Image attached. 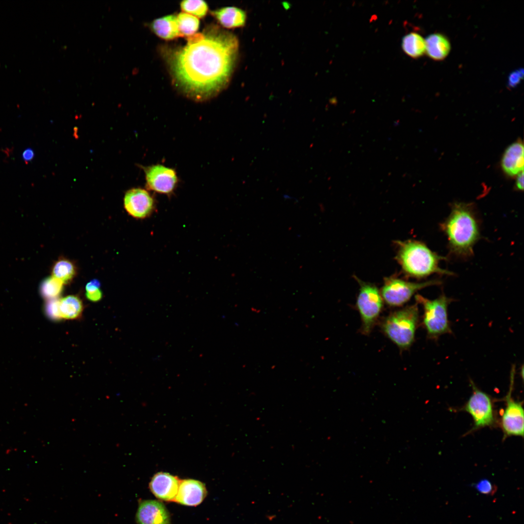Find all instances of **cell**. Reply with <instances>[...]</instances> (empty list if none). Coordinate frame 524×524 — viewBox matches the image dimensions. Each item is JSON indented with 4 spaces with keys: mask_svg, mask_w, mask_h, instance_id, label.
Wrapping results in <instances>:
<instances>
[{
    "mask_svg": "<svg viewBox=\"0 0 524 524\" xmlns=\"http://www.w3.org/2000/svg\"><path fill=\"white\" fill-rule=\"evenodd\" d=\"M238 51L237 37L212 25L187 37L183 47L166 51L165 58L175 86L187 97L202 101L228 85Z\"/></svg>",
    "mask_w": 524,
    "mask_h": 524,
    "instance_id": "obj_1",
    "label": "cell"
},
{
    "mask_svg": "<svg viewBox=\"0 0 524 524\" xmlns=\"http://www.w3.org/2000/svg\"><path fill=\"white\" fill-rule=\"evenodd\" d=\"M440 228L446 237L451 256L466 259L474 255V247L480 239L481 233L480 222L473 204L453 203Z\"/></svg>",
    "mask_w": 524,
    "mask_h": 524,
    "instance_id": "obj_2",
    "label": "cell"
},
{
    "mask_svg": "<svg viewBox=\"0 0 524 524\" xmlns=\"http://www.w3.org/2000/svg\"><path fill=\"white\" fill-rule=\"evenodd\" d=\"M396 260L407 276L422 279L434 274L454 275L442 269L440 262L447 259L432 251L424 243L414 240L396 241Z\"/></svg>",
    "mask_w": 524,
    "mask_h": 524,
    "instance_id": "obj_3",
    "label": "cell"
},
{
    "mask_svg": "<svg viewBox=\"0 0 524 524\" xmlns=\"http://www.w3.org/2000/svg\"><path fill=\"white\" fill-rule=\"evenodd\" d=\"M418 322L419 310L416 303L390 313L382 320L380 328L388 338L404 350L414 342Z\"/></svg>",
    "mask_w": 524,
    "mask_h": 524,
    "instance_id": "obj_4",
    "label": "cell"
},
{
    "mask_svg": "<svg viewBox=\"0 0 524 524\" xmlns=\"http://www.w3.org/2000/svg\"><path fill=\"white\" fill-rule=\"evenodd\" d=\"M415 298L416 303L423 307V324L428 338L436 339L451 333L448 318V307L453 300L451 298L443 294L432 300L420 295H416Z\"/></svg>",
    "mask_w": 524,
    "mask_h": 524,
    "instance_id": "obj_5",
    "label": "cell"
},
{
    "mask_svg": "<svg viewBox=\"0 0 524 524\" xmlns=\"http://www.w3.org/2000/svg\"><path fill=\"white\" fill-rule=\"evenodd\" d=\"M359 286L356 307L361 319L362 334H370L379 317L383 307L380 292L374 284L364 282L356 277Z\"/></svg>",
    "mask_w": 524,
    "mask_h": 524,
    "instance_id": "obj_6",
    "label": "cell"
},
{
    "mask_svg": "<svg viewBox=\"0 0 524 524\" xmlns=\"http://www.w3.org/2000/svg\"><path fill=\"white\" fill-rule=\"evenodd\" d=\"M441 284V280L436 279L422 282H413L391 276L384 278L380 292L383 301L388 305L400 307L407 303L418 291Z\"/></svg>",
    "mask_w": 524,
    "mask_h": 524,
    "instance_id": "obj_7",
    "label": "cell"
},
{
    "mask_svg": "<svg viewBox=\"0 0 524 524\" xmlns=\"http://www.w3.org/2000/svg\"><path fill=\"white\" fill-rule=\"evenodd\" d=\"M515 366L513 365L510 372V387L506 396V407L501 418V427L505 436H524V411L522 404L513 400L511 397L513 388Z\"/></svg>",
    "mask_w": 524,
    "mask_h": 524,
    "instance_id": "obj_8",
    "label": "cell"
},
{
    "mask_svg": "<svg viewBox=\"0 0 524 524\" xmlns=\"http://www.w3.org/2000/svg\"><path fill=\"white\" fill-rule=\"evenodd\" d=\"M471 384L473 393L464 409L472 416L475 428L491 426L494 421L491 399L487 393L477 388L473 382Z\"/></svg>",
    "mask_w": 524,
    "mask_h": 524,
    "instance_id": "obj_9",
    "label": "cell"
},
{
    "mask_svg": "<svg viewBox=\"0 0 524 524\" xmlns=\"http://www.w3.org/2000/svg\"><path fill=\"white\" fill-rule=\"evenodd\" d=\"M144 170L148 189L163 194H170L174 190L178 179L173 169L157 164L144 167Z\"/></svg>",
    "mask_w": 524,
    "mask_h": 524,
    "instance_id": "obj_10",
    "label": "cell"
},
{
    "mask_svg": "<svg viewBox=\"0 0 524 524\" xmlns=\"http://www.w3.org/2000/svg\"><path fill=\"white\" fill-rule=\"evenodd\" d=\"M124 203L128 213L139 219L149 216L155 208L153 198L147 191L140 188L128 191L124 196Z\"/></svg>",
    "mask_w": 524,
    "mask_h": 524,
    "instance_id": "obj_11",
    "label": "cell"
},
{
    "mask_svg": "<svg viewBox=\"0 0 524 524\" xmlns=\"http://www.w3.org/2000/svg\"><path fill=\"white\" fill-rule=\"evenodd\" d=\"M138 524H170V515L164 505L155 500L141 501L136 514Z\"/></svg>",
    "mask_w": 524,
    "mask_h": 524,
    "instance_id": "obj_12",
    "label": "cell"
},
{
    "mask_svg": "<svg viewBox=\"0 0 524 524\" xmlns=\"http://www.w3.org/2000/svg\"><path fill=\"white\" fill-rule=\"evenodd\" d=\"M180 480L174 475L165 472H159L152 477L149 486L152 493L158 499L175 501Z\"/></svg>",
    "mask_w": 524,
    "mask_h": 524,
    "instance_id": "obj_13",
    "label": "cell"
},
{
    "mask_svg": "<svg viewBox=\"0 0 524 524\" xmlns=\"http://www.w3.org/2000/svg\"><path fill=\"white\" fill-rule=\"evenodd\" d=\"M207 494L205 485L193 479L180 480L179 489L175 501L181 505L196 506L199 505Z\"/></svg>",
    "mask_w": 524,
    "mask_h": 524,
    "instance_id": "obj_14",
    "label": "cell"
},
{
    "mask_svg": "<svg viewBox=\"0 0 524 524\" xmlns=\"http://www.w3.org/2000/svg\"><path fill=\"white\" fill-rule=\"evenodd\" d=\"M524 153L523 143L520 140L512 143L506 149L501 165L506 175L514 177L524 171Z\"/></svg>",
    "mask_w": 524,
    "mask_h": 524,
    "instance_id": "obj_15",
    "label": "cell"
},
{
    "mask_svg": "<svg viewBox=\"0 0 524 524\" xmlns=\"http://www.w3.org/2000/svg\"><path fill=\"white\" fill-rule=\"evenodd\" d=\"M211 14L224 27L228 29L242 27L246 21V14L243 9L228 6L211 11Z\"/></svg>",
    "mask_w": 524,
    "mask_h": 524,
    "instance_id": "obj_16",
    "label": "cell"
},
{
    "mask_svg": "<svg viewBox=\"0 0 524 524\" xmlns=\"http://www.w3.org/2000/svg\"><path fill=\"white\" fill-rule=\"evenodd\" d=\"M151 31L161 38L171 40L180 36L177 16L169 15L153 20L149 25Z\"/></svg>",
    "mask_w": 524,
    "mask_h": 524,
    "instance_id": "obj_17",
    "label": "cell"
},
{
    "mask_svg": "<svg viewBox=\"0 0 524 524\" xmlns=\"http://www.w3.org/2000/svg\"><path fill=\"white\" fill-rule=\"evenodd\" d=\"M426 41V52L427 55L435 61H442L449 54L451 45L448 39L440 33L428 35Z\"/></svg>",
    "mask_w": 524,
    "mask_h": 524,
    "instance_id": "obj_18",
    "label": "cell"
},
{
    "mask_svg": "<svg viewBox=\"0 0 524 524\" xmlns=\"http://www.w3.org/2000/svg\"><path fill=\"white\" fill-rule=\"evenodd\" d=\"M404 52L412 58H418L426 52L425 39L419 33L412 32L405 35L402 40Z\"/></svg>",
    "mask_w": 524,
    "mask_h": 524,
    "instance_id": "obj_19",
    "label": "cell"
},
{
    "mask_svg": "<svg viewBox=\"0 0 524 524\" xmlns=\"http://www.w3.org/2000/svg\"><path fill=\"white\" fill-rule=\"evenodd\" d=\"M60 309L62 318L73 319L81 316L83 305L80 298L71 295L60 300Z\"/></svg>",
    "mask_w": 524,
    "mask_h": 524,
    "instance_id": "obj_20",
    "label": "cell"
},
{
    "mask_svg": "<svg viewBox=\"0 0 524 524\" xmlns=\"http://www.w3.org/2000/svg\"><path fill=\"white\" fill-rule=\"evenodd\" d=\"M76 269L70 261L62 259L57 261L52 269V276L64 283L69 282L75 276Z\"/></svg>",
    "mask_w": 524,
    "mask_h": 524,
    "instance_id": "obj_21",
    "label": "cell"
},
{
    "mask_svg": "<svg viewBox=\"0 0 524 524\" xmlns=\"http://www.w3.org/2000/svg\"><path fill=\"white\" fill-rule=\"evenodd\" d=\"M180 36H190L195 34L199 26V20L196 16L181 12L177 16Z\"/></svg>",
    "mask_w": 524,
    "mask_h": 524,
    "instance_id": "obj_22",
    "label": "cell"
},
{
    "mask_svg": "<svg viewBox=\"0 0 524 524\" xmlns=\"http://www.w3.org/2000/svg\"><path fill=\"white\" fill-rule=\"evenodd\" d=\"M64 283L52 276L43 280L40 285L41 295L45 299L49 300L56 298L61 294Z\"/></svg>",
    "mask_w": 524,
    "mask_h": 524,
    "instance_id": "obj_23",
    "label": "cell"
},
{
    "mask_svg": "<svg viewBox=\"0 0 524 524\" xmlns=\"http://www.w3.org/2000/svg\"><path fill=\"white\" fill-rule=\"evenodd\" d=\"M181 10L186 13L202 18L204 17L208 10L206 2L200 0H185L180 3Z\"/></svg>",
    "mask_w": 524,
    "mask_h": 524,
    "instance_id": "obj_24",
    "label": "cell"
},
{
    "mask_svg": "<svg viewBox=\"0 0 524 524\" xmlns=\"http://www.w3.org/2000/svg\"><path fill=\"white\" fill-rule=\"evenodd\" d=\"M60 300L57 298L48 300L45 306L46 314L54 321L62 319L60 309Z\"/></svg>",
    "mask_w": 524,
    "mask_h": 524,
    "instance_id": "obj_25",
    "label": "cell"
},
{
    "mask_svg": "<svg viewBox=\"0 0 524 524\" xmlns=\"http://www.w3.org/2000/svg\"><path fill=\"white\" fill-rule=\"evenodd\" d=\"M474 487L480 493L485 495H493L496 487L487 479H482L474 484Z\"/></svg>",
    "mask_w": 524,
    "mask_h": 524,
    "instance_id": "obj_26",
    "label": "cell"
},
{
    "mask_svg": "<svg viewBox=\"0 0 524 524\" xmlns=\"http://www.w3.org/2000/svg\"><path fill=\"white\" fill-rule=\"evenodd\" d=\"M524 77V70L519 69L512 72L508 78V85L509 87L513 88L520 82Z\"/></svg>",
    "mask_w": 524,
    "mask_h": 524,
    "instance_id": "obj_27",
    "label": "cell"
},
{
    "mask_svg": "<svg viewBox=\"0 0 524 524\" xmlns=\"http://www.w3.org/2000/svg\"><path fill=\"white\" fill-rule=\"evenodd\" d=\"M100 286L99 281L97 279L90 281L85 286L86 293H90L98 290Z\"/></svg>",
    "mask_w": 524,
    "mask_h": 524,
    "instance_id": "obj_28",
    "label": "cell"
},
{
    "mask_svg": "<svg viewBox=\"0 0 524 524\" xmlns=\"http://www.w3.org/2000/svg\"><path fill=\"white\" fill-rule=\"evenodd\" d=\"M86 297L89 300L93 302H97L100 300L102 296V293L101 291L99 289L96 291L86 293Z\"/></svg>",
    "mask_w": 524,
    "mask_h": 524,
    "instance_id": "obj_29",
    "label": "cell"
},
{
    "mask_svg": "<svg viewBox=\"0 0 524 524\" xmlns=\"http://www.w3.org/2000/svg\"><path fill=\"white\" fill-rule=\"evenodd\" d=\"M515 188L517 190L523 191L524 190V171L520 172L517 175L515 182Z\"/></svg>",
    "mask_w": 524,
    "mask_h": 524,
    "instance_id": "obj_30",
    "label": "cell"
},
{
    "mask_svg": "<svg viewBox=\"0 0 524 524\" xmlns=\"http://www.w3.org/2000/svg\"><path fill=\"white\" fill-rule=\"evenodd\" d=\"M33 157V152L31 149H28L23 153V159L26 161L31 160Z\"/></svg>",
    "mask_w": 524,
    "mask_h": 524,
    "instance_id": "obj_31",
    "label": "cell"
}]
</instances>
